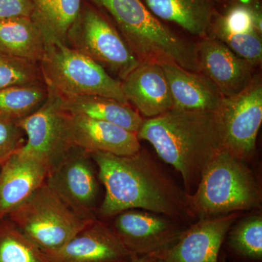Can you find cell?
<instances>
[{
    "label": "cell",
    "instance_id": "cell-27",
    "mask_svg": "<svg viewBox=\"0 0 262 262\" xmlns=\"http://www.w3.org/2000/svg\"><path fill=\"white\" fill-rule=\"evenodd\" d=\"M44 83L38 63L0 53V90Z\"/></svg>",
    "mask_w": 262,
    "mask_h": 262
},
{
    "label": "cell",
    "instance_id": "cell-30",
    "mask_svg": "<svg viewBox=\"0 0 262 262\" xmlns=\"http://www.w3.org/2000/svg\"><path fill=\"white\" fill-rule=\"evenodd\" d=\"M158 256H134L128 262H157Z\"/></svg>",
    "mask_w": 262,
    "mask_h": 262
},
{
    "label": "cell",
    "instance_id": "cell-24",
    "mask_svg": "<svg viewBox=\"0 0 262 262\" xmlns=\"http://www.w3.org/2000/svg\"><path fill=\"white\" fill-rule=\"evenodd\" d=\"M49 91L45 83L0 90V117L18 122L44 104Z\"/></svg>",
    "mask_w": 262,
    "mask_h": 262
},
{
    "label": "cell",
    "instance_id": "cell-14",
    "mask_svg": "<svg viewBox=\"0 0 262 262\" xmlns=\"http://www.w3.org/2000/svg\"><path fill=\"white\" fill-rule=\"evenodd\" d=\"M237 212L200 219L187 227L178 241L158 257L157 262H219L226 236Z\"/></svg>",
    "mask_w": 262,
    "mask_h": 262
},
{
    "label": "cell",
    "instance_id": "cell-16",
    "mask_svg": "<svg viewBox=\"0 0 262 262\" xmlns=\"http://www.w3.org/2000/svg\"><path fill=\"white\" fill-rule=\"evenodd\" d=\"M67 126L72 144L89 153L127 156L141 149L135 133L115 124L67 113Z\"/></svg>",
    "mask_w": 262,
    "mask_h": 262
},
{
    "label": "cell",
    "instance_id": "cell-1",
    "mask_svg": "<svg viewBox=\"0 0 262 262\" xmlns=\"http://www.w3.org/2000/svg\"><path fill=\"white\" fill-rule=\"evenodd\" d=\"M90 154L105 189L104 198L98 209L101 218H114L130 209L152 212L177 221L194 216L187 193L144 150L127 156Z\"/></svg>",
    "mask_w": 262,
    "mask_h": 262
},
{
    "label": "cell",
    "instance_id": "cell-11",
    "mask_svg": "<svg viewBox=\"0 0 262 262\" xmlns=\"http://www.w3.org/2000/svg\"><path fill=\"white\" fill-rule=\"evenodd\" d=\"M224 134L225 149L239 159L251 158L262 121V84L253 78L244 91L224 97L218 113Z\"/></svg>",
    "mask_w": 262,
    "mask_h": 262
},
{
    "label": "cell",
    "instance_id": "cell-26",
    "mask_svg": "<svg viewBox=\"0 0 262 262\" xmlns=\"http://www.w3.org/2000/svg\"><path fill=\"white\" fill-rule=\"evenodd\" d=\"M0 262H50L8 218L0 220Z\"/></svg>",
    "mask_w": 262,
    "mask_h": 262
},
{
    "label": "cell",
    "instance_id": "cell-21",
    "mask_svg": "<svg viewBox=\"0 0 262 262\" xmlns=\"http://www.w3.org/2000/svg\"><path fill=\"white\" fill-rule=\"evenodd\" d=\"M61 97L62 106L70 115L110 122L135 134L144 120L129 103H122L114 98L101 96Z\"/></svg>",
    "mask_w": 262,
    "mask_h": 262
},
{
    "label": "cell",
    "instance_id": "cell-18",
    "mask_svg": "<svg viewBox=\"0 0 262 262\" xmlns=\"http://www.w3.org/2000/svg\"><path fill=\"white\" fill-rule=\"evenodd\" d=\"M48 173L38 160L19 150L0 166V220L21 205L41 187Z\"/></svg>",
    "mask_w": 262,
    "mask_h": 262
},
{
    "label": "cell",
    "instance_id": "cell-19",
    "mask_svg": "<svg viewBox=\"0 0 262 262\" xmlns=\"http://www.w3.org/2000/svg\"><path fill=\"white\" fill-rule=\"evenodd\" d=\"M174 110L218 113L223 96L211 81L175 63H162Z\"/></svg>",
    "mask_w": 262,
    "mask_h": 262
},
{
    "label": "cell",
    "instance_id": "cell-7",
    "mask_svg": "<svg viewBox=\"0 0 262 262\" xmlns=\"http://www.w3.org/2000/svg\"><path fill=\"white\" fill-rule=\"evenodd\" d=\"M67 45L121 80L141 63L110 19L85 1L69 32Z\"/></svg>",
    "mask_w": 262,
    "mask_h": 262
},
{
    "label": "cell",
    "instance_id": "cell-6",
    "mask_svg": "<svg viewBox=\"0 0 262 262\" xmlns=\"http://www.w3.org/2000/svg\"><path fill=\"white\" fill-rule=\"evenodd\" d=\"M6 218L43 251L61 247L94 222L77 215L46 182Z\"/></svg>",
    "mask_w": 262,
    "mask_h": 262
},
{
    "label": "cell",
    "instance_id": "cell-31",
    "mask_svg": "<svg viewBox=\"0 0 262 262\" xmlns=\"http://www.w3.org/2000/svg\"><path fill=\"white\" fill-rule=\"evenodd\" d=\"M219 262H229V260L227 258V256H225V253L222 252V251L220 253Z\"/></svg>",
    "mask_w": 262,
    "mask_h": 262
},
{
    "label": "cell",
    "instance_id": "cell-2",
    "mask_svg": "<svg viewBox=\"0 0 262 262\" xmlns=\"http://www.w3.org/2000/svg\"><path fill=\"white\" fill-rule=\"evenodd\" d=\"M136 135L181 174L187 194L195 189L207 165L225 149L220 117L209 112L171 108L144 120Z\"/></svg>",
    "mask_w": 262,
    "mask_h": 262
},
{
    "label": "cell",
    "instance_id": "cell-25",
    "mask_svg": "<svg viewBox=\"0 0 262 262\" xmlns=\"http://www.w3.org/2000/svg\"><path fill=\"white\" fill-rule=\"evenodd\" d=\"M227 249L241 259L262 260V217L251 215L232 226L225 239Z\"/></svg>",
    "mask_w": 262,
    "mask_h": 262
},
{
    "label": "cell",
    "instance_id": "cell-8",
    "mask_svg": "<svg viewBox=\"0 0 262 262\" xmlns=\"http://www.w3.org/2000/svg\"><path fill=\"white\" fill-rule=\"evenodd\" d=\"M48 91L44 104L18 124L26 135L25 144L19 151L42 163L49 172L75 146L69 134L61 97Z\"/></svg>",
    "mask_w": 262,
    "mask_h": 262
},
{
    "label": "cell",
    "instance_id": "cell-10",
    "mask_svg": "<svg viewBox=\"0 0 262 262\" xmlns=\"http://www.w3.org/2000/svg\"><path fill=\"white\" fill-rule=\"evenodd\" d=\"M261 0H227L216 6L208 36L255 67L262 59Z\"/></svg>",
    "mask_w": 262,
    "mask_h": 262
},
{
    "label": "cell",
    "instance_id": "cell-5",
    "mask_svg": "<svg viewBox=\"0 0 262 262\" xmlns=\"http://www.w3.org/2000/svg\"><path fill=\"white\" fill-rule=\"evenodd\" d=\"M39 66L48 89L63 97L101 96L129 103L120 80L113 78L92 58L68 45L46 46Z\"/></svg>",
    "mask_w": 262,
    "mask_h": 262
},
{
    "label": "cell",
    "instance_id": "cell-23",
    "mask_svg": "<svg viewBox=\"0 0 262 262\" xmlns=\"http://www.w3.org/2000/svg\"><path fill=\"white\" fill-rule=\"evenodd\" d=\"M46 48L42 32L31 18L0 20V53L39 64Z\"/></svg>",
    "mask_w": 262,
    "mask_h": 262
},
{
    "label": "cell",
    "instance_id": "cell-3",
    "mask_svg": "<svg viewBox=\"0 0 262 262\" xmlns=\"http://www.w3.org/2000/svg\"><path fill=\"white\" fill-rule=\"evenodd\" d=\"M116 27L141 62L175 63L198 72L194 45L149 11L143 0H89Z\"/></svg>",
    "mask_w": 262,
    "mask_h": 262
},
{
    "label": "cell",
    "instance_id": "cell-20",
    "mask_svg": "<svg viewBox=\"0 0 262 262\" xmlns=\"http://www.w3.org/2000/svg\"><path fill=\"white\" fill-rule=\"evenodd\" d=\"M155 18L194 37L204 38L216 13L213 0H143Z\"/></svg>",
    "mask_w": 262,
    "mask_h": 262
},
{
    "label": "cell",
    "instance_id": "cell-17",
    "mask_svg": "<svg viewBox=\"0 0 262 262\" xmlns=\"http://www.w3.org/2000/svg\"><path fill=\"white\" fill-rule=\"evenodd\" d=\"M120 82L127 102L146 119L173 108L168 81L160 63L141 62Z\"/></svg>",
    "mask_w": 262,
    "mask_h": 262
},
{
    "label": "cell",
    "instance_id": "cell-13",
    "mask_svg": "<svg viewBox=\"0 0 262 262\" xmlns=\"http://www.w3.org/2000/svg\"><path fill=\"white\" fill-rule=\"evenodd\" d=\"M194 54L198 73L211 81L223 97L242 92L254 78V65L211 36L194 44Z\"/></svg>",
    "mask_w": 262,
    "mask_h": 262
},
{
    "label": "cell",
    "instance_id": "cell-12",
    "mask_svg": "<svg viewBox=\"0 0 262 262\" xmlns=\"http://www.w3.org/2000/svg\"><path fill=\"white\" fill-rule=\"evenodd\" d=\"M117 237L134 256H160L178 241L187 227L165 215L130 209L114 217Z\"/></svg>",
    "mask_w": 262,
    "mask_h": 262
},
{
    "label": "cell",
    "instance_id": "cell-15",
    "mask_svg": "<svg viewBox=\"0 0 262 262\" xmlns=\"http://www.w3.org/2000/svg\"><path fill=\"white\" fill-rule=\"evenodd\" d=\"M43 252L50 262H128L134 257L111 225L98 219L61 247Z\"/></svg>",
    "mask_w": 262,
    "mask_h": 262
},
{
    "label": "cell",
    "instance_id": "cell-22",
    "mask_svg": "<svg viewBox=\"0 0 262 262\" xmlns=\"http://www.w3.org/2000/svg\"><path fill=\"white\" fill-rule=\"evenodd\" d=\"M83 0H33L31 19L37 26L46 46L63 43L80 13Z\"/></svg>",
    "mask_w": 262,
    "mask_h": 262
},
{
    "label": "cell",
    "instance_id": "cell-28",
    "mask_svg": "<svg viewBox=\"0 0 262 262\" xmlns=\"http://www.w3.org/2000/svg\"><path fill=\"white\" fill-rule=\"evenodd\" d=\"M26 135L18 122L0 117V166L25 144Z\"/></svg>",
    "mask_w": 262,
    "mask_h": 262
},
{
    "label": "cell",
    "instance_id": "cell-9",
    "mask_svg": "<svg viewBox=\"0 0 262 262\" xmlns=\"http://www.w3.org/2000/svg\"><path fill=\"white\" fill-rule=\"evenodd\" d=\"M98 181L97 167L91 154L75 146L48 172L46 182L77 215L95 221L99 208Z\"/></svg>",
    "mask_w": 262,
    "mask_h": 262
},
{
    "label": "cell",
    "instance_id": "cell-4",
    "mask_svg": "<svg viewBox=\"0 0 262 262\" xmlns=\"http://www.w3.org/2000/svg\"><path fill=\"white\" fill-rule=\"evenodd\" d=\"M226 149L207 165L194 192L187 194L193 215L211 218L261 206V192L251 170Z\"/></svg>",
    "mask_w": 262,
    "mask_h": 262
},
{
    "label": "cell",
    "instance_id": "cell-29",
    "mask_svg": "<svg viewBox=\"0 0 262 262\" xmlns=\"http://www.w3.org/2000/svg\"><path fill=\"white\" fill-rule=\"evenodd\" d=\"M33 10V0H0V20L31 18Z\"/></svg>",
    "mask_w": 262,
    "mask_h": 262
}]
</instances>
